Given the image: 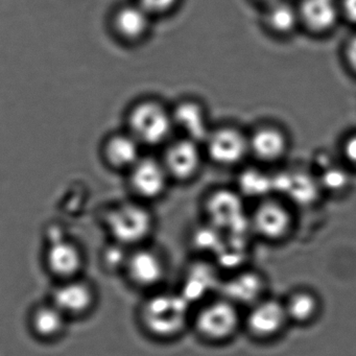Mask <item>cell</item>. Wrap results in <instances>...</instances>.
<instances>
[{
  "instance_id": "6da1fadb",
  "label": "cell",
  "mask_w": 356,
  "mask_h": 356,
  "mask_svg": "<svg viewBox=\"0 0 356 356\" xmlns=\"http://www.w3.org/2000/svg\"><path fill=\"white\" fill-rule=\"evenodd\" d=\"M141 320L151 334L159 339L178 337L191 320V302L181 293H159L145 301Z\"/></svg>"
},
{
  "instance_id": "7a4b0ae2",
  "label": "cell",
  "mask_w": 356,
  "mask_h": 356,
  "mask_svg": "<svg viewBox=\"0 0 356 356\" xmlns=\"http://www.w3.org/2000/svg\"><path fill=\"white\" fill-rule=\"evenodd\" d=\"M172 113L155 101L134 104L127 114V131L140 145L155 147L164 143L172 133Z\"/></svg>"
},
{
  "instance_id": "3957f363",
  "label": "cell",
  "mask_w": 356,
  "mask_h": 356,
  "mask_svg": "<svg viewBox=\"0 0 356 356\" xmlns=\"http://www.w3.org/2000/svg\"><path fill=\"white\" fill-rule=\"evenodd\" d=\"M241 322L238 306L222 296L205 302L193 318L197 334L211 343H224L232 339Z\"/></svg>"
},
{
  "instance_id": "277c9868",
  "label": "cell",
  "mask_w": 356,
  "mask_h": 356,
  "mask_svg": "<svg viewBox=\"0 0 356 356\" xmlns=\"http://www.w3.org/2000/svg\"><path fill=\"white\" fill-rule=\"evenodd\" d=\"M107 225L116 243L137 245L151 235L154 218L143 204L126 202L111 209L108 214Z\"/></svg>"
},
{
  "instance_id": "5b68a950",
  "label": "cell",
  "mask_w": 356,
  "mask_h": 356,
  "mask_svg": "<svg viewBox=\"0 0 356 356\" xmlns=\"http://www.w3.org/2000/svg\"><path fill=\"white\" fill-rule=\"evenodd\" d=\"M289 322L284 302L275 298H261L250 306L245 316L248 332L260 341L278 337Z\"/></svg>"
},
{
  "instance_id": "8992f818",
  "label": "cell",
  "mask_w": 356,
  "mask_h": 356,
  "mask_svg": "<svg viewBox=\"0 0 356 356\" xmlns=\"http://www.w3.org/2000/svg\"><path fill=\"white\" fill-rule=\"evenodd\" d=\"M293 216L286 206L275 200H264L252 213V230L268 241H283L293 229Z\"/></svg>"
},
{
  "instance_id": "52a82bcc",
  "label": "cell",
  "mask_w": 356,
  "mask_h": 356,
  "mask_svg": "<svg viewBox=\"0 0 356 356\" xmlns=\"http://www.w3.org/2000/svg\"><path fill=\"white\" fill-rule=\"evenodd\" d=\"M206 211L210 224L220 231L228 230L234 233V231L249 225L243 199L234 191L222 189L212 193L206 203Z\"/></svg>"
},
{
  "instance_id": "ba28073f",
  "label": "cell",
  "mask_w": 356,
  "mask_h": 356,
  "mask_svg": "<svg viewBox=\"0 0 356 356\" xmlns=\"http://www.w3.org/2000/svg\"><path fill=\"white\" fill-rule=\"evenodd\" d=\"M127 174L130 188L136 197L143 200H155L161 197L170 177L163 162L147 157H141Z\"/></svg>"
},
{
  "instance_id": "9c48e42d",
  "label": "cell",
  "mask_w": 356,
  "mask_h": 356,
  "mask_svg": "<svg viewBox=\"0 0 356 356\" xmlns=\"http://www.w3.org/2000/svg\"><path fill=\"white\" fill-rule=\"evenodd\" d=\"M151 18L137 3L120 6L112 14L110 31L116 40L124 44H134L147 36Z\"/></svg>"
},
{
  "instance_id": "30bf717a",
  "label": "cell",
  "mask_w": 356,
  "mask_h": 356,
  "mask_svg": "<svg viewBox=\"0 0 356 356\" xmlns=\"http://www.w3.org/2000/svg\"><path fill=\"white\" fill-rule=\"evenodd\" d=\"M140 147L128 131L112 133L102 145V159L110 170L128 172L140 159Z\"/></svg>"
},
{
  "instance_id": "8fae6325",
  "label": "cell",
  "mask_w": 356,
  "mask_h": 356,
  "mask_svg": "<svg viewBox=\"0 0 356 356\" xmlns=\"http://www.w3.org/2000/svg\"><path fill=\"white\" fill-rule=\"evenodd\" d=\"M206 143L208 155L220 165L238 163L249 152V139L233 128L218 129L210 133Z\"/></svg>"
},
{
  "instance_id": "7c38bea8",
  "label": "cell",
  "mask_w": 356,
  "mask_h": 356,
  "mask_svg": "<svg viewBox=\"0 0 356 356\" xmlns=\"http://www.w3.org/2000/svg\"><path fill=\"white\" fill-rule=\"evenodd\" d=\"M124 266L131 280L138 286H157L165 276V262L154 250H137L127 258Z\"/></svg>"
},
{
  "instance_id": "4fadbf2b",
  "label": "cell",
  "mask_w": 356,
  "mask_h": 356,
  "mask_svg": "<svg viewBox=\"0 0 356 356\" xmlns=\"http://www.w3.org/2000/svg\"><path fill=\"white\" fill-rule=\"evenodd\" d=\"M162 162L168 176L179 180L191 179L201 165V153L197 143L188 138L172 143L166 149Z\"/></svg>"
},
{
  "instance_id": "5bb4252c",
  "label": "cell",
  "mask_w": 356,
  "mask_h": 356,
  "mask_svg": "<svg viewBox=\"0 0 356 356\" xmlns=\"http://www.w3.org/2000/svg\"><path fill=\"white\" fill-rule=\"evenodd\" d=\"M266 287L264 277L253 270H243L233 275L222 283V296L235 305H252L264 298Z\"/></svg>"
},
{
  "instance_id": "9a60e30c",
  "label": "cell",
  "mask_w": 356,
  "mask_h": 356,
  "mask_svg": "<svg viewBox=\"0 0 356 356\" xmlns=\"http://www.w3.org/2000/svg\"><path fill=\"white\" fill-rule=\"evenodd\" d=\"M93 300V291L87 283L70 280L56 289L53 304L66 316H79L90 309Z\"/></svg>"
},
{
  "instance_id": "2e32d148",
  "label": "cell",
  "mask_w": 356,
  "mask_h": 356,
  "mask_svg": "<svg viewBox=\"0 0 356 356\" xmlns=\"http://www.w3.org/2000/svg\"><path fill=\"white\" fill-rule=\"evenodd\" d=\"M274 191L284 193L296 203L308 205L318 197L320 182L305 172H280L273 176Z\"/></svg>"
},
{
  "instance_id": "e0dca14e",
  "label": "cell",
  "mask_w": 356,
  "mask_h": 356,
  "mask_svg": "<svg viewBox=\"0 0 356 356\" xmlns=\"http://www.w3.org/2000/svg\"><path fill=\"white\" fill-rule=\"evenodd\" d=\"M298 12L300 22L310 31L325 33L337 24L341 6L337 0H301Z\"/></svg>"
},
{
  "instance_id": "ac0fdd59",
  "label": "cell",
  "mask_w": 356,
  "mask_h": 356,
  "mask_svg": "<svg viewBox=\"0 0 356 356\" xmlns=\"http://www.w3.org/2000/svg\"><path fill=\"white\" fill-rule=\"evenodd\" d=\"M174 126L176 124L185 138L195 143H206L211 131L208 126L205 112L201 105L195 102H183L175 108L172 113Z\"/></svg>"
},
{
  "instance_id": "d6986e66",
  "label": "cell",
  "mask_w": 356,
  "mask_h": 356,
  "mask_svg": "<svg viewBox=\"0 0 356 356\" xmlns=\"http://www.w3.org/2000/svg\"><path fill=\"white\" fill-rule=\"evenodd\" d=\"M47 260L54 274L67 279L74 278L83 264V256L79 248L64 239H58L49 245Z\"/></svg>"
},
{
  "instance_id": "ffe728a7",
  "label": "cell",
  "mask_w": 356,
  "mask_h": 356,
  "mask_svg": "<svg viewBox=\"0 0 356 356\" xmlns=\"http://www.w3.org/2000/svg\"><path fill=\"white\" fill-rule=\"evenodd\" d=\"M286 149L284 133L273 127L258 129L249 139V151L262 161H277L284 156Z\"/></svg>"
},
{
  "instance_id": "44dd1931",
  "label": "cell",
  "mask_w": 356,
  "mask_h": 356,
  "mask_svg": "<svg viewBox=\"0 0 356 356\" xmlns=\"http://www.w3.org/2000/svg\"><path fill=\"white\" fill-rule=\"evenodd\" d=\"M283 302L289 322L300 325L312 322L321 307L318 296L309 289H296Z\"/></svg>"
},
{
  "instance_id": "7402d4cb",
  "label": "cell",
  "mask_w": 356,
  "mask_h": 356,
  "mask_svg": "<svg viewBox=\"0 0 356 356\" xmlns=\"http://www.w3.org/2000/svg\"><path fill=\"white\" fill-rule=\"evenodd\" d=\"M299 22V12L291 3L277 0L268 5L266 22L273 32L281 35L289 34L295 30Z\"/></svg>"
},
{
  "instance_id": "603a6c76",
  "label": "cell",
  "mask_w": 356,
  "mask_h": 356,
  "mask_svg": "<svg viewBox=\"0 0 356 356\" xmlns=\"http://www.w3.org/2000/svg\"><path fill=\"white\" fill-rule=\"evenodd\" d=\"M65 314L54 304L38 308L33 314V328L44 339L59 335L65 325Z\"/></svg>"
},
{
  "instance_id": "cb8c5ba5",
  "label": "cell",
  "mask_w": 356,
  "mask_h": 356,
  "mask_svg": "<svg viewBox=\"0 0 356 356\" xmlns=\"http://www.w3.org/2000/svg\"><path fill=\"white\" fill-rule=\"evenodd\" d=\"M238 185L241 193L250 197H266L274 191L273 176L256 168L243 170L239 176Z\"/></svg>"
},
{
  "instance_id": "d4e9b609",
  "label": "cell",
  "mask_w": 356,
  "mask_h": 356,
  "mask_svg": "<svg viewBox=\"0 0 356 356\" xmlns=\"http://www.w3.org/2000/svg\"><path fill=\"white\" fill-rule=\"evenodd\" d=\"M321 186L327 191H339L345 188L348 183V176L339 168H327L321 177Z\"/></svg>"
},
{
  "instance_id": "484cf974",
  "label": "cell",
  "mask_w": 356,
  "mask_h": 356,
  "mask_svg": "<svg viewBox=\"0 0 356 356\" xmlns=\"http://www.w3.org/2000/svg\"><path fill=\"white\" fill-rule=\"evenodd\" d=\"M136 3L153 17L172 11L178 5L179 0H136Z\"/></svg>"
},
{
  "instance_id": "4316f807",
  "label": "cell",
  "mask_w": 356,
  "mask_h": 356,
  "mask_svg": "<svg viewBox=\"0 0 356 356\" xmlns=\"http://www.w3.org/2000/svg\"><path fill=\"white\" fill-rule=\"evenodd\" d=\"M341 11L351 22L356 24V0H341Z\"/></svg>"
},
{
  "instance_id": "83f0119b",
  "label": "cell",
  "mask_w": 356,
  "mask_h": 356,
  "mask_svg": "<svg viewBox=\"0 0 356 356\" xmlns=\"http://www.w3.org/2000/svg\"><path fill=\"white\" fill-rule=\"evenodd\" d=\"M343 154L352 163L356 164V135L350 137L343 145Z\"/></svg>"
},
{
  "instance_id": "f1b7e54d",
  "label": "cell",
  "mask_w": 356,
  "mask_h": 356,
  "mask_svg": "<svg viewBox=\"0 0 356 356\" xmlns=\"http://www.w3.org/2000/svg\"><path fill=\"white\" fill-rule=\"evenodd\" d=\"M346 54H347V59L350 66L356 72V36L353 37L348 43Z\"/></svg>"
},
{
  "instance_id": "f546056e",
  "label": "cell",
  "mask_w": 356,
  "mask_h": 356,
  "mask_svg": "<svg viewBox=\"0 0 356 356\" xmlns=\"http://www.w3.org/2000/svg\"><path fill=\"white\" fill-rule=\"evenodd\" d=\"M257 1H260V3H268V5H270V3H275L277 0H257Z\"/></svg>"
}]
</instances>
